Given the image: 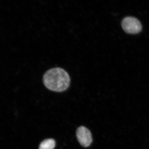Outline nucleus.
Wrapping results in <instances>:
<instances>
[{
  "label": "nucleus",
  "instance_id": "nucleus-1",
  "mask_svg": "<svg viewBox=\"0 0 149 149\" xmlns=\"http://www.w3.org/2000/svg\"><path fill=\"white\" fill-rule=\"evenodd\" d=\"M43 83L46 88L51 91L62 92L66 91L70 85L69 74L61 68L49 70L44 74Z\"/></svg>",
  "mask_w": 149,
  "mask_h": 149
},
{
  "label": "nucleus",
  "instance_id": "nucleus-2",
  "mask_svg": "<svg viewBox=\"0 0 149 149\" xmlns=\"http://www.w3.org/2000/svg\"><path fill=\"white\" fill-rule=\"evenodd\" d=\"M121 26L123 30L129 34H137L142 29L141 22L138 19L133 17H126L123 18Z\"/></svg>",
  "mask_w": 149,
  "mask_h": 149
},
{
  "label": "nucleus",
  "instance_id": "nucleus-3",
  "mask_svg": "<svg viewBox=\"0 0 149 149\" xmlns=\"http://www.w3.org/2000/svg\"><path fill=\"white\" fill-rule=\"evenodd\" d=\"M76 136L78 141L82 146L89 147L93 142L91 131L84 126H80L77 128Z\"/></svg>",
  "mask_w": 149,
  "mask_h": 149
},
{
  "label": "nucleus",
  "instance_id": "nucleus-4",
  "mask_svg": "<svg viewBox=\"0 0 149 149\" xmlns=\"http://www.w3.org/2000/svg\"><path fill=\"white\" fill-rule=\"evenodd\" d=\"M56 142L53 139H46L40 144L39 149H54Z\"/></svg>",
  "mask_w": 149,
  "mask_h": 149
}]
</instances>
